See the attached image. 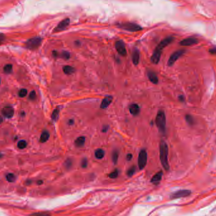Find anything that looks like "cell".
I'll list each match as a JSON object with an SVG mask.
<instances>
[{"mask_svg":"<svg viewBox=\"0 0 216 216\" xmlns=\"http://www.w3.org/2000/svg\"><path fill=\"white\" fill-rule=\"evenodd\" d=\"M190 191L189 190H180L178 191H176V193H174L172 195H171V198H181V197H185L188 196L190 194Z\"/></svg>","mask_w":216,"mask_h":216,"instance_id":"15","label":"cell"},{"mask_svg":"<svg viewBox=\"0 0 216 216\" xmlns=\"http://www.w3.org/2000/svg\"><path fill=\"white\" fill-rule=\"evenodd\" d=\"M27 94V90L25 89H22L19 92V96L20 97H24Z\"/></svg>","mask_w":216,"mask_h":216,"instance_id":"31","label":"cell"},{"mask_svg":"<svg viewBox=\"0 0 216 216\" xmlns=\"http://www.w3.org/2000/svg\"><path fill=\"white\" fill-rule=\"evenodd\" d=\"M209 52L212 55H216V47H214L210 49Z\"/></svg>","mask_w":216,"mask_h":216,"instance_id":"37","label":"cell"},{"mask_svg":"<svg viewBox=\"0 0 216 216\" xmlns=\"http://www.w3.org/2000/svg\"><path fill=\"white\" fill-rule=\"evenodd\" d=\"M117 27L123 29V30L128 31L130 32H137L141 31L142 28L139 25L135 24V23L132 22H123V23H119L117 25Z\"/></svg>","mask_w":216,"mask_h":216,"instance_id":"4","label":"cell"},{"mask_svg":"<svg viewBox=\"0 0 216 216\" xmlns=\"http://www.w3.org/2000/svg\"><path fill=\"white\" fill-rule=\"evenodd\" d=\"M70 20L69 19H66L65 20H62L60 23H59L56 27L55 28L54 32H59L63 31H65V29L67 28V27L70 25Z\"/></svg>","mask_w":216,"mask_h":216,"instance_id":"9","label":"cell"},{"mask_svg":"<svg viewBox=\"0 0 216 216\" xmlns=\"http://www.w3.org/2000/svg\"><path fill=\"white\" fill-rule=\"evenodd\" d=\"M4 39H5L4 35L3 34H0V44H1L3 43V42L4 40Z\"/></svg>","mask_w":216,"mask_h":216,"instance_id":"38","label":"cell"},{"mask_svg":"<svg viewBox=\"0 0 216 216\" xmlns=\"http://www.w3.org/2000/svg\"><path fill=\"white\" fill-rule=\"evenodd\" d=\"M118 175H119V170H118V169H115L114 171H113V172L109 173V175H108V176L110 178H111V179H115V178H116L118 176Z\"/></svg>","mask_w":216,"mask_h":216,"instance_id":"30","label":"cell"},{"mask_svg":"<svg viewBox=\"0 0 216 216\" xmlns=\"http://www.w3.org/2000/svg\"><path fill=\"white\" fill-rule=\"evenodd\" d=\"M29 216H51L47 212H37V213H34Z\"/></svg>","mask_w":216,"mask_h":216,"instance_id":"33","label":"cell"},{"mask_svg":"<svg viewBox=\"0 0 216 216\" xmlns=\"http://www.w3.org/2000/svg\"><path fill=\"white\" fill-rule=\"evenodd\" d=\"M178 99H179V100L181 102H184L185 100V97H184L183 96H179V97H178Z\"/></svg>","mask_w":216,"mask_h":216,"instance_id":"41","label":"cell"},{"mask_svg":"<svg viewBox=\"0 0 216 216\" xmlns=\"http://www.w3.org/2000/svg\"><path fill=\"white\" fill-rule=\"evenodd\" d=\"M105 152L102 149H98L95 152V157L97 159H101L104 157Z\"/></svg>","mask_w":216,"mask_h":216,"instance_id":"22","label":"cell"},{"mask_svg":"<svg viewBox=\"0 0 216 216\" xmlns=\"http://www.w3.org/2000/svg\"><path fill=\"white\" fill-rule=\"evenodd\" d=\"M52 56H53V57H55V58L59 57V53H58V52H57L56 51H52Z\"/></svg>","mask_w":216,"mask_h":216,"instance_id":"39","label":"cell"},{"mask_svg":"<svg viewBox=\"0 0 216 216\" xmlns=\"http://www.w3.org/2000/svg\"><path fill=\"white\" fill-rule=\"evenodd\" d=\"M60 109L59 108H56L53 111L52 113L51 114V119L52 120L56 122L58 121V118H59V115H60Z\"/></svg>","mask_w":216,"mask_h":216,"instance_id":"21","label":"cell"},{"mask_svg":"<svg viewBox=\"0 0 216 216\" xmlns=\"http://www.w3.org/2000/svg\"><path fill=\"white\" fill-rule=\"evenodd\" d=\"M113 97L112 96H106L105 97L102 101V102L101 104V108L102 109H106L109 105L111 104L112 101H113Z\"/></svg>","mask_w":216,"mask_h":216,"instance_id":"12","label":"cell"},{"mask_svg":"<svg viewBox=\"0 0 216 216\" xmlns=\"http://www.w3.org/2000/svg\"><path fill=\"white\" fill-rule=\"evenodd\" d=\"M88 166V161L86 158H84L81 162V166L83 168H86Z\"/></svg>","mask_w":216,"mask_h":216,"instance_id":"35","label":"cell"},{"mask_svg":"<svg viewBox=\"0 0 216 216\" xmlns=\"http://www.w3.org/2000/svg\"><path fill=\"white\" fill-rule=\"evenodd\" d=\"M147 162V153L145 149L141 150L138 157V165L139 169L142 170L143 169Z\"/></svg>","mask_w":216,"mask_h":216,"instance_id":"6","label":"cell"},{"mask_svg":"<svg viewBox=\"0 0 216 216\" xmlns=\"http://www.w3.org/2000/svg\"><path fill=\"white\" fill-rule=\"evenodd\" d=\"M68 124L69 125H73L74 124V120L73 119H70L68 121Z\"/></svg>","mask_w":216,"mask_h":216,"instance_id":"42","label":"cell"},{"mask_svg":"<svg viewBox=\"0 0 216 216\" xmlns=\"http://www.w3.org/2000/svg\"><path fill=\"white\" fill-rule=\"evenodd\" d=\"M115 48L118 52V54L121 56H125L127 54L126 49L125 47V44L123 40H118L115 43Z\"/></svg>","mask_w":216,"mask_h":216,"instance_id":"8","label":"cell"},{"mask_svg":"<svg viewBox=\"0 0 216 216\" xmlns=\"http://www.w3.org/2000/svg\"><path fill=\"white\" fill-rule=\"evenodd\" d=\"M49 137H50V134H49V132L47 130H44L42 132L41 135H40V143L46 142L49 140Z\"/></svg>","mask_w":216,"mask_h":216,"instance_id":"18","label":"cell"},{"mask_svg":"<svg viewBox=\"0 0 216 216\" xmlns=\"http://www.w3.org/2000/svg\"><path fill=\"white\" fill-rule=\"evenodd\" d=\"M43 183V182L42 180H39V181H38V182H37L38 185H41Z\"/></svg>","mask_w":216,"mask_h":216,"instance_id":"44","label":"cell"},{"mask_svg":"<svg viewBox=\"0 0 216 216\" xmlns=\"http://www.w3.org/2000/svg\"><path fill=\"white\" fill-rule=\"evenodd\" d=\"M1 112L4 117L7 118H12L14 115V109L12 107L10 106L4 107L3 109H2Z\"/></svg>","mask_w":216,"mask_h":216,"instance_id":"11","label":"cell"},{"mask_svg":"<svg viewBox=\"0 0 216 216\" xmlns=\"http://www.w3.org/2000/svg\"><path fill=\"white\" fill-rule=\"evenodd\" d=\"M28 98H29V99H30V100H31V101H34L35 99H36V92H35L34 90L32 91V92L30 93V94H29Z\"/></svg>","mask_w":216,"mask_h":216,"instance_id":"34","label":"cell"},{"mask_svg":"<svg viewBox=\"0 0 216 216\" xmlns=\"http://www.w3.org/2000/svg\"><path fill=\"white\" fill-rule=\"evenodd\" d=\"M185 52V50H178L177 51H175L171 55L170 58H169L168 61H167V65L169 67L173 66L174 63L176 62L179 58L182 56Z\"/></svg>","mask_w":216,"mask_h":216,"instance_id":"7","label":"cell"},{"mask_svg":"<svg viewBox=\"0 0 216 216\" xmlns=\"http://www.w3.org/2000/svg\"><path fill=\"white\" fill-rule=\"evenodd\" d=\"M3 118L1 117V116H0V124H1L2 123H3Z\"/></svg>","mask_w":216,"mask_h":216,"instance_id":"43","label":"cell"},{"mask_svg":"<svg viewBox=\"0 0 216 216\" xmlns=\"http://www.w3.org/2000/svg\"><path fill=\"white\" fill-rule=\"evenodd\" d=\"M129 111L133 116H137L141 111V109H140V107L137 104L133 103L130 105Z\"/></svg>","mask_w":216,"mask_h":216,"instance_id":"16","label":"cell"},{"mask_svg":"<svg viewBox=\"0 0 216 216\" xmlns=\"http://www.w3.org/2000/svg\"><path fill=\"white\" fill-rule=\"evenodd\" d=\"M118 157H119V151L118 150L115 149L113 151L112 155H111L112 161L114 164H117L118 161Z\"/></svg>","mask_w":216,"mask_h":216,"instance_id":"23","label":"cell"},{"mask_svg":"<svg viewBox=\"0 0 216 216\" xmlns=\"http://www.w3.org/2000/svg\"><path fill=\"white\" fill-rule=\"evenodd\" d=\"M63 71L64 73H65V74L68 75H70L73 74L75 72V68L71 66L66 65L63 67Z\"/></svg>","mask_w":216,"mask_h":216,"instance_id":"20","label":"cell"},{"mask_svg":"<svg viewBox=\"0 0 216 216\" xmlns=\"http://www.w3.org/2000/svg\"><path fill=\"white\" fill-rule=\"evenodd\" d=\"M185 120L190 125H194L195 123V120L192 117V116L190 114H186L185 116Z\"/></svg>","mask_w":216,"mask_h":216,"instance_id":"29","label":"cell"},{"mask_svg":"<svg viewBox=\"0 0 216 216\" xmlns=\"http://www.w3.org/2000/svg\"><path fill=\"white\" fill-rule=\"evenodd\" d=\"M59 57L63 58V60H68L70 58V53L68 51H63L61 54H59Z\"/></svg>","mask_w":216,"mask_h":216,"instance_id":"24","label":"cell"},{"mask_svg":"<svg viewBox=\"0 0 216 216\" xmlns=\"http://www.w3.org/2000/svg\"><path fill=\"white\" fill-rule=\"evenodd\" d=\"M6 178H7V180L8 181V182H10V183L15 182L16 180V176L13 173H8V174H7V176H6Z\"/></svg>","mask_w":216,"mask_h":216,"instance_id":"27","label":"cell"},{"mask_svg":"<svg viewBox=\"0 0 216 216\" xmlns=\"http://www.w3.org/2000/svg\"><path fill=\"white\" fill-rule=\"evenodd\" d=\"M3 71L5 73L10 74L13 71V67L11 64H8V65H5L3 68Z\"/></svg>","mask_w":216,"mask_h":216,"instance_id":"25","label":"cell"},{"mask_svg":"<svg viewBox=\"0 0 216 216\" xmlns=\"http://www.w3.org/2000/svg\"><path fill=\"white\" fill-rule=\"evenodd\" d=\"M72 166V161L70 159H67L65 162V166L67 169H70Z\"/></svg>","mask_w":216,"mask_h":216,"instance_id":"32","label":"cell"},{"mask_svg":"<svg viewBox=\"0 0 216 216\" xmlns=\"http://www.w3.org/2000/svg\"><path fill=\"white\" fill-rule=\"evenodd\" d=\"M27 143L25 140H20V141H19L18 144H17V147H18L19 149H25L27 147Z\"/></svg>","mask_w":216,"mask_h":216,"instance_id":"26","label":"cell"},{"mask_svg":"<svg viewBox=\"0 0 216 216\" xmlns=\"http://www.w3.org/2000/svg\"><path fill=\"white\" fill-rule=\"evenodd\" d=\"M132 62L133 63V65H138V63L140 62V52H139L138 49H137V48L134 49V50L133 51L132 55Z\"/></svg>","mask_w":216,"mask_h":216,"instance_id":"14","label":"cell"},{"mask_svg":"<svg viewBox=\"0 0 216 216\" xmlns=\"http://www.w3.org/2000/svg\"><path fill=\"white\" fill-rule=\"evenodd\" d=\"M135 171H136V167H135V166H131L129 169H128V171H127V172H126L127 176H129V177L132 176L134 174H135Z\"/></svg>","mask_w":216,"mask_h":216,"instance_id":"28","label":"cell"},{"mask_svg":"<svg viewBox=\"0 0 216 216\" xmlns=\"http://www.w3.org/2000/svg\"><path fill=\"white\" fill-rule=\"evenodd\" d=\"M163 173L162 171H159L157 173H156L154 176L151 179V182L154 184H158L162 178Z\"/></svg>","mask_w":216,"mask_h":216,"instance_id":"17","label":"cell"},{"mask_svg":"<svg viewBox=\"0 0 216 216\" xmlns=\"http://www.w3.org/2000/svg\"><path fill=\"white\" fill-rule=\"evenodd\" d=\"M109 130V126L108 125H104L102 128V132L106 133Z\"/></svg>","mask_w":216,"mask_h":216,"instance_id":"36","label":"cell"},{"mask_svg":"<svg viewBox=\"0 0 216 216\" xmlns=\"http://www.w3.org/2000/svg\"><path fill=\"white\" fill-rule=\"evenodd\" d=\"M85 143V137L84 136H81L78 137L75 141V145L77 147H83Z\"/></svg>","mask_w":216,"mask_h":216,"instance_id":"19","label":"cell"},{"mask_svg":"<svg viewBox=\"0 0 216 216\" xmlns=\"http://www.w3.org/2000/svg\"><path fill=\"white\" fill-rule=\"evenodd\" d=\"M42 39L39 37H33L28 39L25 43L26 48L31 50H35L37 49L41 44Z\"/></svg>","mask_w":216,"mask_h":216,"instance_id":"5","label":"cell"},{"mask_svg":"<svg viewBox=\"0 0 216 216\" xmlns=\"http://www.w3.org/2000/svg\"><path fill=\"white\" fill-rule=\"evenodd\" d=\"M0 84H1V79H0Z\"/></svg>","mask_w":216,"mask_h":216,"instance_id":"45","label":"cell"},{"mask_svg":"<svg viewBox=\"0 0 216 216\" xmlns=\"http://www.w3.org/2000/svg\"><path fill=\"white\" fill-rule=\"evenodd\" d=\"M155 125L160 132L162 133H165L166 119L165 113L162 110H159L157 112L155 118Z\"/></svg>","mask_w":216,"mask_h":216,"instance_id":"3","label":"cell"},{"mask_svg":"<svg viewBox=\"0 0 216 216\" xmlns=\"http://www.w3.org/2000/svg\"><path fill=\"white\" fill-rule=\"evenodd\" d=\"M133 155L132 154H128L126 155V160L127 161H131L132 159Z\"/></svg>","mask_w":216,"mask_h":216,"instance_id":"40","label":"cell"},{"mask_svg":"<svg viewBox=\"0 0 216 216\" xmlns=\"http://www.w3.org/2000/svg\"><path fill=\"white\" fill-rule=\"evenodd\" d=\"M198 42V39L195 37H188L180 41L179 44L182 46H190L197 44Z\"/></svg>","mask_w":216,"mask_h":216,"instance_id":"10","label":"cell"},{"mask_svg":"<svg viewBox=\"0 0 216 216\" xmlns=\"http://www.w3.org/2000/svg\"><path fill=\"white\" fill-rule=\"evenodd\" d=\"M174 39V38L172 36L167 37L164 39H163L162 41L157 45L150 58V61L152 63L155 64V65H157V64L159 63L163 49L165 48L169 44H171L173 41Z\"/></svg>","mask_w":216,"mask_h":216,"instance_id":"1","label":"cell"},{"mask_svg":"<svg viewBox=\"0 0 216 216\" xmlns=\"http://www.w3.org/2000/svg\"><path fill=\"white\" fill-rule=\"evenodd\" d=\"M147 75V77H148L149 80H150V82H152L154 84H158L159 79H158V77H157L156 73L152 71V70H148Z\"/></svg>","mask_w":216,"mask_h":216,"instance_id":"13","label":"cell"},{"mask_svg":"<svg viewBox=\"0 0 216 216\" xmlns=\"http://www.w3.org/2000/svg\"><path fill=\"white\" fill-rule=\"evenodd\" d=\"M168 146L164 141H161L159 145L160 160L162 167L166 171L169 169V165L168 162Z\"/></svg>","mask_w":216,"mask_h":216,"instance_id":"2","label":"cell"}]
</instances>
